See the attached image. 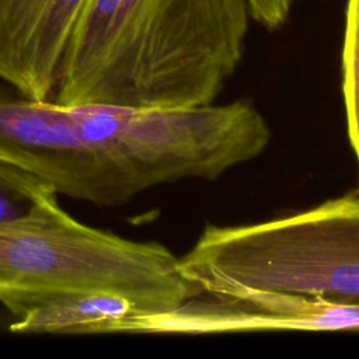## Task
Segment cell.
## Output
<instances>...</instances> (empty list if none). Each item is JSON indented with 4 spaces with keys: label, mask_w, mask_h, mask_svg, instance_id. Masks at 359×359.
<instances>
[{
    "label": "cell",
    "mask_w": 359,
    "mask_h": 359,
    "mask_svg": "<svg viewBox=\"0 0 359 359\" xmlns=\"http://www.w3.org/2000/svg\"><path fill=\"white\" fill-rule=\"evenodd\" d=\"M250 15L261 25L275 29L280 27L289 15L292 0H245Z\"/></svg>",
    "instance_id": "cell-10"
},
{
    "label": "cell",
    "mask_w": 359,
    "mask_h": 359,
    "mask_svg": "<svg viewBox=\"0 0 359 359\" xmlns=\"http://www.w3.org/2000/svg\"><path fill=\"white\" fill-rule=\"evenodd\" d=\"M180 269L202 294L275 293L359 306V194L251 224H208Z\"/></svg>",
    "instance_id": "cell-3"
},
{
    "label": "cell",
    "mask_w": 359,
    "mask_h": 359,
    "mask_svg": "<svg viewBox=\"0 0 359 359\" xmlns=\"http://www.w3.org/2000/svg\"><path fill=\"white\" fill-rule=\"evenodd\" d=\"M245 0H86L57 80L69 105L212 104L237 69Z\"/></svg>",
    "instance_id": "cell-1"
},
{
    "label": "cell",
    "mask_w": 359,
    "mask_h": 359,
    "mask_svg": "<svg viewBox=\"0 0 359 359\" xmlns=\"http://www.w3.org/2000/svg\"><path fill=\"white\" fill-rule=\"evenodd\" d=\"M0 163L95 206L129 202L135 191L107 151L87 137L63 104L0 93Z\"/></svg>",
    "instance_id": "cell-4"
},
{
    "label": "cell",
    "mask_w": 359,
    "mask_h": 359,
    "mask_svg": "<svg viewBox=\"0 0 359 359\" xmlns=\"http://www.w3.org/2000/svg\"><path fill=\"white\" fill-rule=\"evenodd\" d=\"M86 290L128 294L149 316L202 294L165 245L83 223L45 187L25 215L0 220V304L15 318L53 297Z\"/></svg>",
    "instance_id": "cell-2"
},
{
    "label": "cell",
    "mask_w": 359,
    "mask_h": 359,
    "mask_svg": "<svg viewBox=\"0 0 359 359\" xmlns=\"http://www.w3.org/2000/svg\"><path fill=\"white\" fill-rule=\"evenodd\" d=\"M45 187L34 177L0 163V220L25 215L36 202Z\"/></svg>",
    "instance_id": "cell-9"
},
{
    "label": "cell",
    "mask_w": 359,
    "mask_h": 359,
    "mask_svg": "<svg viewBox=\"0 0 359 359\" xmlns=\"http://www.w3.org/2000/svg\"><path fill=\"white\" fill-rule=\"evenodd\" d=\"M206 296L199 299V294L164 314L137 317L130 321L128 330L130 334L187 335L271 330H359V306L275 293Z\"/></svg>",
    "instance_id": "cell-5"
},
{
    "label": "cell",
    "mask_w": 359,
    "mask_h": 359,
    "mask_svg": "<svg viewBox=\"0 0 359 359\" xmlns=\"http://www.w3.org/2000/svg\"><path fill=\"white\" fill-rule=\"evenodd\" d=\"M149 314L142 303L128 294L86 290L62 294L29 309L15 317L8 330L18 334H118L125 321Z\"/></svg>",
    "instance_id": "cell-7"
},
{
    "label": "cell",
    "mask_w": 359,
    "mask_h": 359,
    "mask_svg": "<svg viewBox=\"0 0 359 359\" xmlns=\"http://www.w3.org/2000/svg\"><path fill=\"white\" fill-rule=\"evenodd\" d=\"M342 72L348 136L359 165V0H348L346 4Z\"/></svg>",
    "instance_id": "cell-8"
},
{
    "label": "cell",
    "mask_w": 359,
    "mask_h": 359,
    "mask_svg": "<svg viewBox=\"0 0 359 359\" xmlns=\"http://www.w3.org/2000/svg\"><path fill=\"white\" fill-rule=\"evenodd\" d=\"M86 0H0V79L34 101L53 98Z\"/></svg>",
    "instance_id": "cell-6"
}]
</instances>
